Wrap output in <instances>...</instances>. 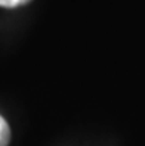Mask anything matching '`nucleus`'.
Segmentation results:
<instances>
[{"label": "nucleus", "mask_w": 145, "mask_h": 146, "mask_svg": "<svg viewBox=\"0 0 145 146\" xmlns=\"http://www.w3.org/2000/svg\"><path fill=\"white\" fill-rule=\"evenodd\" d=\"M30 0H0V6L2 7H16V6H21L28 3Z\"/></svg>", "instance_id": "nucleus-2"}, {"label": "nucleus", "mask_w": 145, "mask_h": 146, "mask_svg": "<svg viewBox=\"0 0 145 146\" xmlns=\"http://www.w3.org/2000/svg\"><path fill=\"white\" fill-rule=\"evenodd\" d=\"M11 139V128L7 125L6 119L0 115V146H7Z\"/></svg>", "instance_id": "nucleus-1"}]
</instances>
